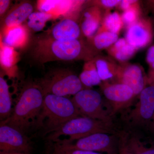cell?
<instances>
[{
	"label": "cell",
	"mask_w": 154,
	"mask_h": 154,
	"mask_svg": "<svg viewBox=\"0 0 154 154\" xmlns=\"http://www.w3.org/2000/svg\"><path fill=\"white\" fill-rule=\"evenodd\" d=\"M48 154V153H46V154Z\"/></svg>",
	"instance_id": "obj_38"
},
{
	"label": "cell",
	"mask_w": 154,
	"mask_h": 154,
	"mask_svg": "<svg viewBox=\"0 0 154 154\" xmlns=\"http://www.w3.org/2000/svg\"><path fill=\"white\" fill-rule=\"evenodd\" d=\"M111 122L79 116L49 134L48 139L56 143H72L73 141L96 133L109 134L111 132Z\"/></svg>",
	"instance_id": "obj_3"
},
{
	"label": "cell",
	"mask_w": 154,
	"mask_h": 154,
	"mask_svg": "<svg viewBox=\"0 0 154 154\" xmlns=\"http://www.w3.org/2000/svg\"><path fill=\"white\" fill-rule=\"evenodd\" d=\"M58 145L71 149L83 150L96 152L115 153L116 143L115 139L108 133L98 132L90 135L76 140L74 143L57 142Z\"/></svg>",
	"instance_id": "obj_7"
},
{
	"label": "cell",
	"mask_w": 154,
	"mask_h": 154,
	"mask_svg": "<svg viewBox=\"0 0 154 154\" xmlns=\"http://www.w3.org/2000/svg\"><path fill=\"white\" fill-rule=\"evenodd\" d=\"M12 99L9 86L6 80L0 77V119L1 122L7 120L12 113Z\"/></svg>",
	"instance_id": "obj_16"
},
{
	"label": "cell",
	"mask_w": 154,
	"mask_h": 154,
	"mask_svg": "<svg viewBox=\"0 0 154 154\" xmlns=\"http://www.w3.org/2000/svg\"><path fill=\"white\" fill-rule=\"evenodd\" d=\"M123 24L122 17L117 12L109 13L105 16L103 20L102 30L118 34Z\"/></svg>",
	"instance_id": "obj_20"
},
{
	"label": "cell",
	"mask_w": 154,
	"mask_h": 154,
	"mask_svg": "<svg viewBox=\"0 0 154 154\" xmlns=\"http://www.w3.org/2000/svg\"><path fill=\"white\" fill-rule=\"evenodd\" d=\"M52 154H61L60 153L58 152L55 151H54L53 153Z\"/></svg>",
	"instance_id": "obj_36"
},
{
	"label": "cell",
	"mask_w": 154,
	"mask_h": 154,
	"mask_svg": "<svg viewBox=\"0 0 154 154\" xmlns=\"http://www.w3.org/2000/svg\"><path fill=\"white\" fill-rule=\"evenodd\" d=\"M137 1H132V0H123L121 1L119 5L120 8L123 11H125L130 8L131 6L137 2Z\"/></svg>",
	"instance_id": "obj_30"
},
{
	"label": "cell",
	"mask_w": 154,
	"mask_h": 154,
	"mask_svg": "<svg viewBox=\"0 0 154 154\" xmlns=\"http://www.w3.org/2000/svg\"><path fill=\"white\" fill-rule=\"evenodd\" d=\"M79 116L72 99L48 94L45 95L42 109L35 125L43 128L45 134H50Z\"/></svg>",
	"instance_id": "obj_2"
},
{
	"label": "cell",
	"mask_w": 154,
	"mask_h": 154,
	"mask_svg": "<svg viewBox=\"0 0 154 154\" xmlns=\"http://www.w3.org/2000/svg\"><path fill=\"white\" fill-rule=\"evenodd\" d=\"M79 79L83 85L87 88L98 85L101 83L96 66L91 65L85 68V69L80 75Z\"/></svg>",
	"instance_id": "obj_22"
},
{
	"label": "cell",
	"mask_w": 154,
	"mask_h": 154,
	"mask_svg": "<svg viewBox=\"0 0 154 154\" xmlns=\"http://www.w3.org/2000/svg\"><path fill=\"white\" fill-rule=\"evenodd\" d=\"M44 95L39 86L30 85L23 90L11 115L1 122L17 128L23 132L35 125L41 112Z\"/></svg>",
	"instance_id": "obj_1"
},
{
	"label": "cell",
	"mask_w": 154,
	"mask_h": 154,
	"mask_svg": "<svg viewBox=\"0 0 154 154\" xmlns=\"http://www.w3.org/2000/svg\"><path fill=\"white\" fill-rule=\"evenodd\" d=\"M54 150L61 154H103L101 153L89 151L66 148L61 146L56 143H55L54 145Z\"/></svg>",
	"instance_id": "obj_27"
},
{
	"label": "cell",
	"mask_w": 154,
	"mask_h": 154,
	"mask_svg": "<svg viewBox=\"0 0 154 154\" xmlns=\"http://www.w3.org/2000/svg\"><path fill=\"white\" fill-rule=\"evenodd\" d=\"M103 93L113 108V114L128 105L135 96L131 88L119 83L105 84Z\"/></svg>",
	"instance_id": "obj_9"
},
{
	"label": "cell",
	"mask_w": 154,
	"mask_h": 154,
	"mask_svg": "<svg viewBox=\"0 0 154 154\" xmlns=\"http://www.w3.org/2000/svg\"><path fill=\"white\" fill-rule=\"evenodd\" d=\"M72 99L80 116L111 122L110 115L103 108L102 96L97 91L85 88Z\"/></svg>",
	"instance_id": "obj_6"
},
{
	"label": "cell",
	"mask_w": 154,
	"mask_h": 154,
	"mask_svg": "<svg viewBox=\"0 0 154 154\" xmlns=\"http://www.w3.org/2000/svg\"><path fill=\"white\" fill-rule=\"evenodd\" d=\"M52 17V14L47 12H33L28 17V26L34 31H41L44 28L46 22Z\"/></svg>",
	"instance_id": "obj_21"
},
{
	"label": "cell",
	"mask_w": 154,
	"mask_h": 154,
	"mask_svg": "<svg viewBox=\"0 0 154 154\" xmlns=\"http://www.w3.org/2000/svg\"><path fill=\"white\" fill-rule=\"evenodd\" d=\"M12 47L6 46L1 53V62L4 66L9 67L12 66L14 61V52Z\"/></svg>",
	"instance_id": "obj_26"
},
{
	"label": "cell",
	"mask_w": 154,
	"mask_h": 154,
	"mask_svg": "<svg viewBox=\"0 0 154 154\" xmlns=\"http://www.w3.org/2000/svg\"><path fill=\"white\" fill-rule=\"evenodd\" d=\"M39 86L44 96L51 94L63 97L74 96L85 89L84 88L79 77L69 72L55 73L42 80Z\"/></svg>",
	"instance_id": "obj_5"
},
{
	"label": "cell",
	"mask_w": 154,
	"mask_h": 154,
	"mask_svg": "<svg viewBox=\"0 0 154 154\" xmlns=\"http://www.w3.org/2000/svg\"><path fill=\"white\" fill-rule=\"evenodd\" d=\"M7 28L5 37L7 46L17 47L24 43L26 37V31L24 28L19 25Z\"/></svg>",
	"instance_id": "obj_17"
},
{
	"label": "cell",
	"mask_w": 154,
	"mask_h": 154,
	"mask_svg": "<svg viewBox=\"0 0 154 154\" xmlns=\"http://www.w3.org/2000/svg\"><path fill=\"white\" fill-rule=\"evenodd\" d=\"M118 83L130 87L135 96L140 94L146 88V81L140 67L137 65H129L124 67H119L116 76Z\"/></svg>",
	"instance_id": "obj_12"
},
{
	"label": "cell",
	"mask_w": 154,
	"mask_h": 154,
	"mask_svg": "<svg viewBox=\"0 0 154 154\" xmlns=\"http://www.w3.org/2000/svg\"><path fill=\"white\" fill-rule=\"evenodd\" d=\"M10 1L8 0H1L0 1V15H3L7 11L9 5Z\"/></svg>",
	"instance_id": "obj_32"
},
{
	"label": "cell",
	"mask_w": 154,
	"mask_h": 154,
	"mask_svg": "<svg viewBox=\"0 0 154 154\" xmlns=\"http://www.w3.org/2000/svg\"><path fill=\"white\" fill-rule=\"evenodd\" d=\"M150 66V71H154V62Z\"/></svg>",
	"instance_id": "obj_35"
},
{
	"label": "cell",
	"mask_w": 154,
	"mask_h": 154,
	"mask_svg": "<svg viewBox=\"0 0 154 154\" xmlns=\"http://www.w3.org/2000/svg\"></svg>",
	"instance_id": "obj_39"
},
{
	"label": "cell",
	"mask_w": 154,
	"mask_h": 154,
	"mask_svg": "<svg viewBox=\"0 0 154 154\" xmlns=\"http://www.w3.org/2000/svg\"><path fill=\"white\" fill-rule=\"evenodd\" d=\"M146 61L150 65L154 62V45L150 47L148 51Z\"/></svg>",
	"instance_id": "obj_31"
},
{
	"label": "cell",
	"mask_w": 154,
	"mask_h": 154,
	"mask_svg": "<svg viewBox=\"0 0 154 154\" xmlns=\"http://www.w3.org/2000/svg\"><path fill=\"white\" fill-rule=\"evenodd\" d=\"M101 22V14L98 9L86 12L81 28L84 35L88 38L94 36L98 30Z\"/></svg>",
	"instance_id": "obj_15"
},
{
	"label": "cell",
	"mask_w": 154,
	"mask_h": 154,
	"mask_svg": "<svg viewBox=\"0 0 154 154\" xmlns=\"http://www.w3.org/2000/svg\"><path fill=\"white\" fill-rule=\"evenodd\" d=\"M120 2L121 1L119 0H102L100 3L104 7L111 8L119 5Z\"/></svg>",
	"instance_id": "obj_29"
},
{
	"label": "cell",
	"mask_w": 154,
	"mask_h": 154,
	"mask_svg": "<svg viewBox=\"0 0 154 154\" xmlns=\"http://www.w3.org/2000/svg\"><path fill=\"white\" fill-rule=\"evenodd\" d=\"M136 50L127 42L123 47L116 50L110 51V52L117 60L124 61L132 57Z\"/></svg>",
	"instance_id": "obj_23"
},
{
	"label": "cell",
	"mask_w": 154,
	"mask_h": 154,
	"mask_svg": "<svg viewBox=\"0 0 154 154\" xmlns=\"http://www.w3.org/2000/svg\"><path fill=\"white\" fill-rule=\"evenodd\" d=\"M32 149L30 140L25 133L17 128L1 122V152L30 154Z\"/></svg>",
	"instance_id": "obj_8"
},
{
	"label": "cell",
	"mask_w": 154,
	"mask_h": 154,
	"mask_svg": "<svg viewBox=\"0 0 154 154\" xmlns=\"http://www.w3.org/2000/svg\"><path fill=\"white\" fill-rule=\"evenodd\" d=\"M33 11V7L30 3L20 4L7 15L5 20V25L7 28L19 26L28 19Z\"/></svg>",
	"instance_id": "obj_14"
},
{
	"label": "cell",
	"mask_w": 154,
	"mask_h": 154,
	"mask_svg": "<svg viewBox=\"0 0 154 154\" xmlns=\"http://www.w3.org/2000/svg\"><path fill=\"white\" fill-rule=\"evenodd\" d=\"M128 144L134 154H154V148L145 147L140 141L136 138L128 141Z\"/></svg>",
	"instance_id": "obj_25"
},
{
	"label": "cell",
	"mask_w": 154,
	"mask_h": 154,
	"mask_svg": "<svg viewBox=\"0 0 154 154\" xmlns=\"http://www.w3.org/2000/svg\"><path fill=\"white\" fill-rule=\"evenodd\" d=\"M0 154H30L26 153L12 152H0Z\"/></svg>",
	"instance_id": "obj_34"
},
{
	"label": "cell",
	"mask_w": 154,
	"mask_h": 154,
	"mask_svg": "<svg viewBox=\"0 0 154 154\" xmlns=\"http://www.w3.org/2000/svg\"><path fill=\"white\" fill-rule=\"evenodd\" d=\"M83 46L78 39L73 40L45 39L38 43L36 56L42 62L59 60L70 61L81 56Z\"/></svg>",
	"instance_id": "obj_4"
},
{
	"label": "cell",
	"mask_w": 154,
	"mask_h": 154,
	"mask_svg": "<svg viewBox=\"0 0 154 154\" xmlns=\"http://www.w3.org/2000/svg\"><path fill=\"white\" fill-rule=\"evenodd\" d=\"M152 121L153 126L154 128V114L152 118Z\"/></svg>",
	"instance_id": "obj_37"
},
{
	"label": "cell",
	"mask_w": 154,
	"mask_h": 154,
	"mask_svg": "<svg viewBox=\"0 0 154 154\" xmlns=\"http://www.w3.org/2000/svg\"><path fill=\"white\" fill-rule=\"evenodd\" d=\"M81 29L74 20L65 19L54 25L51 30L52 38L55 40H73L78 39Z\"/></svg>",
	"instance_id": "obj_13"
},
{
	"label": "cell",
	"mask_w": 154,
	"mask_h": 154,
	"mask_svg": "<svg viewBox=\"0 0 154 154\" xmlns=\"http://www.w3.org/2000/svg\"><path fill=\"white\" fill-rule=\"evenodd\" d=\"M118 39V34L102 30L94 37V42L97 49L102 50L113 45Z\"/></svg>",
	"instance_id": "obj_19"
},
{
	"label": "cell",
	"mask_w": 154,
	"mask_h": 154,
	"mask_svg": "<svg viewBox=\"0 0 154 154\" xmlns=\"http://www.w3.org/2000/svg\"><path fill=\"white\" fill-rule=\"evenodd\" d=\"M98 74L102 81L110 79L116 76L119 67L104 59H99L95 63Z\"/></svg>",
	"instance_id": "obj_18"
},
{
	"label": "cell",
	"mask_w": 154,
	"mask_h": 154,
	"mask_svg": "<svg viewBox=\"0 0 154 154\" xmlns=\"http://www.w3.org/2000/svg\"><path fill=\"white\" fill-rule=\"evenodd\" d=\"M139 15V8L136 2L130 8L125 11L121 17L123 23L128 26L137 21Z\"/></svg>",
	"instance_id": "obj_24"
},
{
	"label": "cell",
	"mask_w": 154,
	"mask_h": 154,
	"mask_svg": "<svg viewBox=\"0 0 154 154\" xmlns=\"http://www.w3.org/2000/svg\"><path fill=\"white\" fill-rule=\"evenodd\" d=\"M148 82L150 85L154 86V71H150L148 78Z\"/></svg>",
	"instance_id": "obj_33"
},
{
	"label": "cell",
	"mask_w": 154,
	"mask_h": 154,
	"mask_svg": "<svg viewBox=\"0 0 154 154\" xmlns=\"http://www.w3.org/2000/svg\"><path fill=\"white\" fill-rule=\"evenodd\" d=\"M118 148L119 154H134L130 147L128 142L125 140V139H122L119 142Z\"/></svg>",
	"instance_id": "obj_28"
},
{
	"label": "cell",
	"mask_w": 154,
	"mask_h": 154,
	"mask_svg": "<svg viewBox=\"0 0 154 154\" xmlns=\"http://www.w3.org/2000/svg\"><path fill=\"white\" fill-rule=\"evenodd\" d=\"M153 36L150 22L148 20H138L128 26L125 39L136 49L145 47L151 42Z\"/></svg>",
	"instance_id": "obj_11"
},
{
	"label": "cell",
	"mask_w": 154,
	"mask_h": 154,
	"mask_svg": "<svg viewBox=\"0 0 154 154\" xmlns=\"http://www.w3.org/2000/svg\"><path fill=\"white\" fill-rule=\"evenodd\" d=\"M139 101L131 117L136 124H143L152 119L154 114V86L146 87L139 94Z\"/></svg>",
	"instance_id": "obj_10"
}]
</instances>
